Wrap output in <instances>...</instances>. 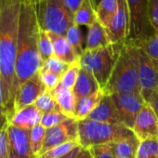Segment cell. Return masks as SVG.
Wrapping results in <instances>:
<instances>
[{
  "label": "cell",
  "instance_id": "cell-7",
  "mask_svg": "<svg viewBox=\"0 0 158 158\" xmlns=\"http://www.w3.org/2000/svg\"><path fill=\"white\" fill-rule=\"evenodd\" d=\"M129 11V33L127 41L139 42L150 35L154 31L151 26L148 15L147 0H127Z\"/></svg>",
  "mask_w": 158,
  "mask_h": 158
},
{
  "label": "cell",
  "instance_id": "cell-15",
  "mask_svg": "<svg viewBox=\"0 0 158 158\" xmlns=\"http://www.w3.org/2000/svg\"><path fill=\"white\" fill-rule=\"evenodd\" d=\"M87 119L108 124H122L111 96L106 94Z\"/></svg>",
  "mask_w": 158,
  "mask_h": 158
},
{
  "label": "cell",
  "instance_id": "cell-39",
  "mask_svg": "<svg viewBox=\"0 0 158 158\" xmlns=\"http://www.w3.org/2000/svg\"><path fill=\"white\" fill-rule=\"evenodd\" d=\"M8 126V121L5 114L4 104H3V94H2V86L1 79H0V128L6 127Z\"/></svg>",
  "mask_w": 158,
  "mask_h": 158
},
{
  "label": "cell",
  "instance_id": "cell-19",
  "mask_svg": "<svg viewBox=\"0 0 158 158\" xmlns=\"http://www.w3.org/2000/svg\"><path fill=\"white\" fill-rule=\"evenodd\" d=\"M48 33V35L51 39L52 45H53V50H54V56L57 57L61 61L72 64L77 60H79V57L74 49L72 48V46L67 41L65 35H60L53 33Z\"/></svg>",
  "mask_w": 158,
  "mask_h": 158
},
{
  "label": "cell",
  "instance_id": "cell-33",
  "mask_svg": "<svg viewBox=\"0 0 158 158\" xmlns=\"http://www.w3.org/2000/svg\"><path fill=\"white\" fill-rule=\"evenodd\" d=\"M70 119L69 117H67L65 114H63L60 111H53L48 114H44L42 115V119L40 124L48 128L53 127L55 126H58L63 122H65L66 120Z\"/></svg>",
  "mask_w": 158,
  "mask_h": 158
},
{
  "label": "cell",
  "instance_id": "cell-35",
  "mask_svg": "<svg viewBox=\"0 0 158 158\" xmlns=\"http://www.w3.org/2000/svg\"><path fill=\"white\" fill-rule=\"evenodd\" d=\"M39 73H40L43 84L45 85L47 90H48V91H52L60 83L61 76H60L50 71L41 68V70L39 71Z\"/></svg>",
  "mask_w": 158,
  "mask_h": 158
},
{
  "label": "cell",
  "instance_id": "cell-6",
  "mask_svg": "<svg viewBox=\"0 0 158 158\" xmlns=\"http://www.w3.org/2000/svg\"><path fill=\"white\" fill-rule=\"evenodd\" d=\"M35 7L39 27L46 32L65 35L74 24L73 13L62 0H38Z\"/></svg>",
  "mask_w": 158,
  "mask_h": 158
},
{
  "label": "cell",
  "instance_id": "cell-36",
  "mask_svg": "<svg viewBox=\"0 0 158 158\" xmlns=\"http://www.w3.org/2000/svg\"><path fill=\"white\" fill-rule=\"evenodd\" d=\"M147 1L151 26L155 33H158V0H147Z\"/></svg>",
  "mask_w": 158,
  "mask_h": 158
},
{
  "label": "cell",
  "instance_id": "cell-29",
  "mask_svg": "<svg viewBox=\"0 0 158 158\" xmlns=\"http://www.w3.org/2000/svg\"><path fill=\"white\" fill-rule=\"evenodd\" d=\"M36 108L44 114L53 111H60L57 102L53 98L50 91L46 90L34 103ZM61 112V111H60Z\"/></svg>",
  "mask_w": 158,
  "mask_h": 158
},
{
  "label": "cell",
  "instance_id": "cell-5",
  "mask_svg": "<svg viewBox=\"0 0 158 158\" xmlns=\"http://www.w3.org/2000/svg\"><path fill=\"white\" fill-rule=\"evenodd\" d=\"M123 43L111 44L92 50L85 49L79 58L81 68L86 69L94 75L102 90L108 83Z\"/></svg>",
  "mask_w": 158,
  "mask_h": 158
},
{
  "label": "cell",
  "instance_id": "cell-22",
  "mask_svg": "<svg viewBox=\"0 0 158 158\" xmlns=\"http://www.w3.org/2000/svg\"><path fill=\"white\" fill-rule=\"evenodd\" d=\"M103 96L104 92L101 89L93 95L77 100L74 107V119L76 121H82L87 119L88 116L99 105Z\"/></svg>",
  "mask_w": 158,
  "mask_h": 158
},
{
  "label": "cell",
  "instance_id": "cell-26",
  "mask_svg": "<svg viewBox=\"0 0 158 158\" xmlns=\"http://www.w3.org/2000/svg\"><path fill=\"white\" fill-rule=\"evenodd\" d=\"M65 37L69 44L72 46V48L74 49L76 54L80 57L84 50L85 48H83L84 45V36L82 34V31L80 29V26L76 24H73L69 28V30L65 34Z\"/></svg>",
  "mask_w": 158,
  "mask_h": 158
},
{
  "label": "cell",
  "instance_id": "cell-46",
  "mask_svg": "<svg viewBox=\"0 0 158 158\" xmlns=\"http://www.w3.org/2000/svg\"><path fill=\"white\" fill-rule=\"evenodd\" d=\"M28 1H30V2H32V3H34V4H35L38 0H28Z\"/></svg>",
  "mask_w": 158,
  "mask_h": 158
},
{
  "label": "cell",
  "instance_id": "cell-37",
  "mask_svg": "<svg viewBox=\"0 0 158 158\" xmlns=\"http://www.w3.org/2000/svg\"><path fill=\"white\" fill-rule=\"evenodd\" d=\"M7 127L0 128V158H10Z\"/></svg>",
  "mask_w": 158,
  "mask_h": 158
},
{
  "label": "cell",
  "instance_id": "cell-44",
  "mask_svg": "<svg viewBox=\"0 0 158 158\" xmlns=\"http://www.w3.org/2000/svg\"><path fill=\"white\" fill-rule=\"evenodd\" d=\"M81 146L79 145V146H77V147H75L73 150H72L69 153H67L66 155H64V156H62V157H60V158H76V156H77V154L79 153V152H80V150H81Z\"/></svg>",
  "mask_w": 158,
  "mask_h": 158
},
{
  "label": "cell",
  "instance_id": "cell-10",
  "mask_svg": "<svg viewBox=\"0 0 158 158\" xmlns=\"http://www.w3.org/2000/svg\"><path fill=\"white\" fill-rule=\"evenodd\" d=\"M138 57L139 80L141 89V96L147 102L152 93L158 87V73L150 57L139 47H138Z\"/></svg>",
  "mask_w": 158,
  "mask_h": 158
},
{
  "label": "cell",
  "instance_id": "cell-3",
  "mask_svg": "<svg viewBox=\"0 0 158 158\" xmlns=\"http://www.w3.org/2000/svg\"><path fill=\"white\" fill-rule=\"evenodd\" d=\"M103 92L106 95L113 93L141 94L139 80L138 47L132 42L126 40L122 44L112 74Z\"/></svg>",
  "mask_w": 158,
  "mask_h": 158
},
{
  "label": "cell",
  "instance_id": "cell-42",
  "mask_svg": "<svg viewBox=\"0 0 158 158\" xmlns=\"http://www.w3.org/2000/svg\"><path fill=\"white\" fill-rule=\"evenodd\" d=\"M17 1L18 0H0V16L2 15V13L7 8H9Z\"/></svg>",
  "mask_w": 158,
  "mask_h": 158
},
{
  "label": "cell",
  "instance_id": "cell-30",
  "mask_svg": "<svg viewBox=\"0 0 158 158\" xmlns=\"http://www.w3.org/2000/svg\"><path fill=\"white\" fill-rule=\"evenodd\" d=\"M39 54L43 63L48 60L49 58L54 56L53 45L51 39L48 35V33L40 29L39 32Z\"/></svg>",
  "mask_w": 158,
  "mask_h": 158
},
{
  "label": "cell",
  "instance_id": "cell-20",
  "mask_svg": "<svg viewBox=\"0 0 158 158\" xmlns=\"http://www.w3.org/2000/svg\"><path fill=\"white\" fill-rule=\"evenodd\" d=\"M50 92L57 102L61 113L67 117L74 119V107L76 101L72 89L64 87L61 83H60Z\"/></svg>",
  "mask_w": 158,
  "mask_h": 158
},
{
  "label": "cell",
  "instance_id": "cell-1",
  "mask_svg": "<svg viewBox=\"0 0 158 158\" xmlns=\"http://www.w3.org/2000/svg\"><path fill=\"white\" fill-rule=\"evenodd\" d=\"M39 32L35 4L21 0L14 93L43 67L39 54ZM15 100V99H14Z\"/></svg>",
  "mask_w": 158,
  "mask_h": 158
},
{
  "label": "cell",
  "instance_id": "cell-16",
  "mask_svg": "<svg viewBox=\"0 0 158 158\" xmlns=\"http://www.w3.org/2000/svg\"><path fill=\"white\" fill-rule=\"evenodd\" d=\"M99 90H101V87L94 75L86 69L81 68L80 71H79L75 85L72 89L75 101L84 97L93 95Z\"/></svg>",
  "mask_w": 158,
  "mask_h": 158
},
{
  "label": "cell",
  "instance_id": "cell-25",
  "mask_svg": "<svg viewBox=\"0 0 158 158\" xmlns=\"http://www.w3.org/2000/svg\"><path fill=\"white\" fill-rule=\"evenodd\" d=\"M130 42V41H129ZM136 46L141 48L146 54L150 57L152 61L153 62L155 69L158 73V33H153L149 37L139 41V42H132Z\"/></svg>",
  "mask_w": 158,
  "mask_h": 158
},
{
  "label": "cell",
  "instance_id": "cell-11",
  "mask_svg": "<svg viewBox=\"0 0 158 158\" xmlns=\"http://www.w3.org/2000/svg\"><path fill=\"white\" fill-rule=\"evenodd\" d=\"M46 90L47 89L42 82L38 72L18 89L13 104V114L27 106L34 104Z\"/></svg>",
  "mask_w": 158,
  "mask_h": 158
},
{
  "label": "cell",
  "instance_id": "cell-40",
  "mask_svg": "<svg viewBox=\"0 0 158 158\" xmlns=\"http://www.w3.org/2000/svg\"><path fill=\"white\" fill-rule=\"evenodd\" d=\"M147 103L151 105V107L152 108V110L154 111V113L158 118V87L152 93L151 97L147 101Z\"/></svg>",
  "mask_w": 158,
  "mask_h": 158
},
{
  "label": "cell",
  "instance_id": "cell-23",
  "mask_svg": "<svg viewBox=\"0 0 158 158\" xmlns=\"http://www.w3.org/2000/svg\"><path fill=\"white\" fill-rule=\"evenodd\" d=\"M118 7V0H101L95 12L97 20L107 30L111 24Z\"/></svg>",
  "mask_w": 158,
  "mask_h": 158
},
{
  "label": "cell",
  "instance_id": "cell-14",
  "mask_svg": "<svg viewBox=\"0 0 158 158\" xmlns=\"http://www.w3.org/2000/svg\"><path fill=\"white\" fill-rule=\"evenodd\" d=\"M111 44L125 42L129 33V11L127 0H118L117 11L106 30Z\"/></svg>",
  "mask_w": 158,
  "mask_h": 158
},
{
  "label": "cell",
  "instance_id": "cell-38",
  "mask_svg": "<svg viewBox=\"0 0 158 158\" xmlns=\"http://www.w3.org/2000/svg\"><path fill=\"white\" fill-rule=\"evenodd\" d=\"M91 152L94 155V158H115L113 155H111L106 149L104 148L103 144L102 145H96V146H92L89 148Z\"/></svg>",
  "mask_w": 158,
  "mask_h": 158
},
{
  "label": "cell",
  "instance_id": "cell-17",
  "mask_svg": "<svg viewBox=\"0 0 158 158\" xmlns=\"http://www.w3.org/2000/svg\"><path fill=\"white\" fill-rule=\"evenodd\" d=\"M43 114L36 108L35 104L29 105L18 112H16L8 124H11L20 128L31 130L35 126L40 124Z\"/></svg>",
  "mask_w": 158,
  "mask_h": 158
},
{
  "label": "cell",
  "instance_id": "cell-34",
  "mask_svg": "<svg viewBox=\"0 0 158 158\" xmlns=\"http://www.w3.org/2000/svg\"><path fill=\"white\" fill-rule=\"evenodd\" d=\"M42 68H44V69H46L48 71H50V72H52V73H56V74L62 77V75L68 70L69 64L61 61L57 57L52 56L51 58H49L48 60H46L44 62Z\"/></svg>",
  "mask_w": 158,
  "mask_h": 158
},
{
  "label": "cell",
  "instance_id": "cell-13",
  "mask_svg": "<svg viewBox=\"0 0 158 158\" xmlns=\"http://www.w3.org/2000/svg\"><path fill=\"white\" fill-rule=\"evenodd\" d=\"M132 130L139 141L158 138V118L147 102L139 111Z\"/></svg>",
  "mask_w": 158,
  "mask_h": 158
},
{
  "label": "cell",
  "instance_id": "cell-28",
  "mask_svg": "<svg viewBox=\"0 0 158 158\" xmlns=\"http://www.w3.org/2000/svg\"><path fill=\"white\" fill-rule=\"evenodd\" d=\"M136 158H158V138L140 141Z\"/></svg>",
  "mask_w": 158,
  "mask_h": 158
},
{
  "label": "cell",
  "instance_id": "cell-4",
  "mask_svg": "<svg viewBox=\"0 0 158 158\" xmlns=\"http://www.w3.org/2000/svg\"><path fill=\"white\" fill-rule=\"evenodd\" d=\"M78 122V143L82 148L106 144L135 137L132 129L123 124H108L85 119Z\"/></svg>",
  "mask_w": 158,
  "mask_h": 158
},
{
  "label": "cell",
  "instance_id": "cell-27",
  "mask_svg": "<svg viewBox=\"0 0 158 158\" xmlns=\"http://www.w3.org/2000/svg\"><path fill=\"white\" fill-rule=\"evenodd\" d=\"M47 133V128L44 127L41 124H38L35 126L30 130V143H31V149L33 152V154L35 155V158L39 154V152L42 150L43 143L45 140Z\"/></svg>",
  "mask_w": 158,
  "mask_h": 158
},
{
  "label": "cell",
  "instance_id": "cell-9",
  "mask_svg": "<svg viewBox=\"0 0 158 158\" xmlns=\"http://www.w3.org/2000/svg\"><path fill=\"white\" fill-rule=\"evenodd\" d=\"M71 141L78 142V122L72 118L47 129L43 147L38 155L56 146Z\"/></svg>",
  "mask_w": 158,
  "mask_h": 158
},
{
  "label": "cell",
  "instance_id": "cell-2",
  "mask_svg": "<svg viewBox=\"0 0 158 158\" xmlns=\"http://www.w3.org/2000/svg\"><path fill=\"white\" fill-rule=\"evenodd\" d=\"M21 0L7 8L0 16V79L7 121L13 115L14 84L17 59Z\"/></svg>",
  "mask_w": 158,
  "mask_h": 158
},
{
  "label": "cell",
  "instance_id": "cell-21",
  "mask_svg": "<svg viewBox=\"0 0 158 158\" xmlns=\"http://www.w3.org/2000/svg\"><path fill=\"white\" fill-rule=\"evenodd\" d=\"M109 45H111V41L106 29L98 20H96L94 23L89 27L85 49L92 50Z\"/></svg>",
  "mask_w": 158,
  "mask_h": 158
},
{
  "label": "cell",
  "instance_id": "cell-32",
  "mask_svg": "<svg viewBox=\"0 0 158 158\" xmlns=\"http://www.w3.org/2000/svg\"><path fill=\"white\" fill-rule=\"evenodd\" d=\"M80 69H81V66H80V63H79V60L70 64L68 70L65 72V73L61 77L60 83L64 87L72 89L73 88V86L75 85V82L77 80Z\"/></svg>",
  "mask_w": 158,
  "mask_h": 158
},
{
  "label": "cell",
  "instance_id": "cell-18",
  "mask_svg": "<svg viewBox=\"0 0 158 158\" xmlns=\"http://www.w3.org/2000/svg\"><path fill=\"white\" fill-rule=\"evenodd\" d=\"M140 141L135 136L129 139L103 144L106 151L115 158H136Z\"/></svg>",
  "mask_w": 158,
  "mask_h": 158
},
{
  "label": "cell",
  "instance_id": "cell-31",
  "mask_svg": "<svg viewBox=\"0 0 158 158\" xmlns=\"http://www.w3.org/2000/svg\"><path fill=\"white\" fill-rule=\"evenodd\" d=\"M77 146H79L78 142L75 141L66 142L59 146H56L40 155H37L35 158H60L66 155L67 153H69L72 150H73Z\"/></svg>",
  "mask_w": 158,
  "mask_h": 158
},
{
  "label": "cell",
  "instance_id": "cell-8",
  "mask_svg": "<svg viewBox=\"0 0 158 158\" xmlns=\"http://www.w3.org/2000/svg\"><path fill=\"white\" fill-rule=\"evenodd\" d=\"M121 123L132 129L136 118L146 102L139 93H113L110 95Z\"/></svg>",
  "mask_w": 158,
  "mask_h": 158
},
{
  "label": "cell",
  "instance_id": "cell-45",
  "mask_svg": "<svg viewBox=\"0 0 158 158\" xmlns=\"http://www.w3.org/2000/svg\"><path fill=\"white\" fill-rule=\"evenodd\" d=\"M100 1H101V0H90V2H91V4H92V6H93L94 10H96V8H97V6L99 5Z\"/></svg>",
  "mask_w": 158,
  "mask_h": 158
},
{
  "label": "cell",
  "instance_id": "cell-41",
  "mask_svg": "<svg viewBox=\"0 0 158 158\" xmlns=\"http://www.w3.org/2000/svg\"><path fill=\"white\" fill-rule=\"evenodd\" d=\"M62 1L67 6V8L73 13H74L76 11V10L80 7V5L82 4V2L84 1V0H62Z\"/></svg>",
  "mask_w": 158,
  "mask_h": 158
},
{
  "label": "cell",
  "instance_id": "cell-43",
  "mask_svg": "<svg viewBox=\"0 0 158 158\" xmlns=\"http://www.w3.org/2000/svg\"><path fill=\"white\" fill-rule=\"evenodd\" d=\"M76 158H94L93 153L91 152L90 149L87 148H81L80 152L77 154Z\"/></svg>",
  "mask_w": 158,
  "mask_h": 158
},
{
  "label": "cell",
  "instance_id": "cell-12",
  "mask_svg": "<svg viewBox=\"0 0 158 158\" xmlns=\"http://www.w3.org/2000/svg\"><path fill=\"white\" fill-rule=\"evenodd\" d=\"M10 158H35L30 143V130L8 124Z\"/></svg>",
  "mask_w": 158,
  "mask_h": 158
},
{
  "label": "cell",
  "instance_id": "cell-24",
  "mask_svg": "<svg viewBox=\"0 0 158 158\" xmlns=\"http://www.w3.org/2000/svg\"><path fill=\"white\" fill-rule=\"evenodd\" d=\"M96 20V12L90 0H84L80 7L73 13L74 24L78 26H87L89 28Z\"/></svg>",
  "mask_w": 158,
  "mask_h": 158
}]
</instances>
